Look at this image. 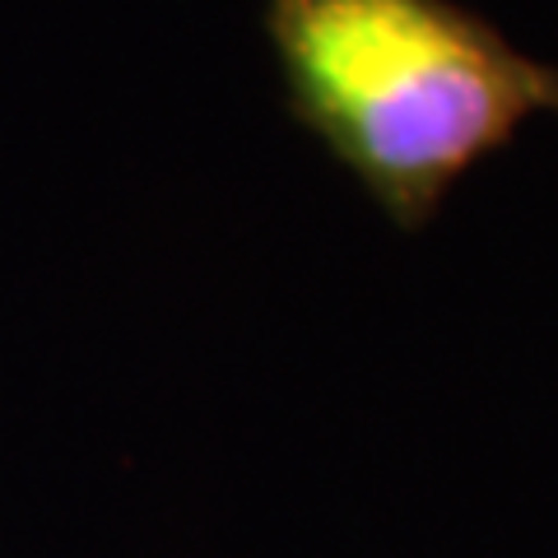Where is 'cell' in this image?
I'll use <instances>...</instances> for the list:
<instances>
[{
  "instance_id": "obj_1",
  "label": "cell",
  "mask_w": 558,
  "mask_h": 558,
  "mask_svg": "<svg viewBox=\"0 0 558 558\" xmlns=\"http://www.w3.org/2000/svg\"><path fill=\"white\" fill-rule=\"evenodd\" d=\"M266 28L293 112L400 229L521 121L558 112V65L457 0H270Z\"/></svg>"
}]
</instances>
